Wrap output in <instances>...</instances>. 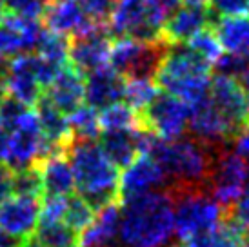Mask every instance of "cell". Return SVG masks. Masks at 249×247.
<instances>
[{
  "label": "cell",
  "mask_w": 249,
  "mask_h": 247,
  "mask_svg": "<svg viewBox=\"0 0 249 247\" xmlns=\"http://www.w3.org/2000/svg\"><path fill=\"white\" fill-rule=\"evenodd\" d=\"M175 234V202L169 191L125 198L120 206L118 240L125 247H162Z\"/></svg>",
  "instance_id": "obj_1"
},
{
  "label": "cell",
  "mask_w": 249,
  "mask_h": 247,
  "mask_svg": "<svg viewBox=\"0 0 249 247\" xmlns=\"http://www.w3.org/2000/svg\"><path fill=\"white\" fill-rule=\"evenodd\" d=\"M140 153L151 155L162 165L173 189H198L208 185L214 151L196 138L162 140L142 129Z\"/></svg>",
  "instance_id": "obj_2"
},
{
  "label": "cell",
  "mask_w": 249,
  "mask_h": 247,
  "mask_svg": "<svg viewBox=\"0 0 249 247\" xmlns=\"http://www.w3.org/2000/svg\"><path fill=\"white\" fill-rule=\"evenodd\" d=\"M75 178V191L95 211L120 202L118 167L111 164L95 140H71L64 147Z\"/></svg>",
  "instance_id": "obj_3"
},
{
  "label": "cell",
  "mask_w": 249,
  "mask_h": 247,
  "mask_svg": "<svg viewBox=\"0 0 249 247\" xmlns=\"http://www.w3.org/2000/svg\"><path fill=\"white\" fill-rule=\"evenodd\" d=\"M153 78L164 93L177 96L191 107L208 96L211 64L184 44L167 46Z\"/></svg>",
  "instance_id": "obj_4"
},
{
  "label": "cell",
  "mask_w": 249,
  "mask_h": 247,
  "mask_svg": "<svg viewBox=\"0 0 249 247\" xmlns=\"http://www.w3.org/2000/svg\"><path fill=\"white\" fill-rule=\"evenodd\" d=\"M169 193L175 202V234L180 242L200 240L226 218V211L202 187L171 189Z\"/></svg>",
  "instance_id": "obj_5"
},
{
  "label": "cell",
  "mask_w": 249,
  "mask_h": 247,
  "mask_svg": "<svg viewBox=\"0 0 249 247\" xmlns=\"http://www.w3.org/2000/svg\"><path fill=\"white\" fill-rule=\"evenodd\" d=\"M51 151L56 149H53L42 135L36 113L29 111L15 127L7 131L2 162L15 173L36 165Z\"/></svg>",
  "instance_id": "obj_6"
},
{
  "label": "cell",
  "mask_w": 249,
  "mask_h": 247,
  "mask_svg": "<svg viewBox=\"0 0 249 247\" xmlns=\"http://www.w3.org/2000/svg\"><path fill=\"white\" fill-rule=\"evenodd\" d=\"M166 49L167 46L162 40L145 42L129 36H118L115 42H111L107 64L124 78H133V76L153 78Z\"/></svg>",
  "instance_id": "obj_7"
},
{
  "label": "cell",
  "mask_w": 249,
  "mask_h": 247,
  "mask_svg": "<svg viewBox=\"0 0 249 247\" xmlns=\"http://www.w3.org/2000/svg\"><path fill=\"white\" fill-rule=\"evenodd\" d=\"M248 164L235 149L233 151L222 149L213 153V162H211V171L208 178V185L211 189L209 194L226 211V214L248 187Z\"/></svg>",
  "instance_id": "obj_8"
},
{
  "label": "cell",
  "mask_w": 249,
  "mask_h": 247,
  "mask_svg": "<svg viewBox=\"0 0 249 247\" xmlns=\"http://www.w3.org/2000/svg\"><path fill=\"white\" fill-rule=\"evenodd\" d=\"M140 125L162 140L182 138L189 124V106L169 93H157L151 104L140 111Z\"/></svg>",
  "instance_id": "obj_9"
},
{
  "label": "cell",
  "mask_w": 249,
  "mask_h": 247,
  "mask_svg": "<svg viewBox=\"0 0 249 247\" xmlns=\"http://www.w3.org/2000/svg\"><path fill=\"white\" fill-rule=\"evenodd\" d=\"M4 88L6 96H11L26 106H35L42 96V69L35 55L22 53L9 58L4 66Z\"/></svg>",
  "instance_id": "obj_10"
},
{
  "label": "cell",
  "mask_w": 249,
  "mask_h": 247,
  "mask_svg": "<svg viewBox=\"0 0 249 247\" xmlns=\"http://www.w3.org/2000/svg\"><path fill=\"white\" fill-rule=\"evenodd\" d=\"M107 29L115 36H129L137 40H160V26L153 20L144 0H115Z\"/></svg>",
  "instance_id": "obj_11"
},
{
  "label": "cell",
  "mask_w": 249,
  "mask_h": 247,
  "mask_svg": "<svg viewBox=\"0 0 249 247\" xmlns=\"http://www.w3.org/2000/svg\"><path fill=\"white\" fill-rule=\"evenodd\" d=\"M122 169L118 175V194L122 200L159 191L169 184L162 165L147 153H139Z\"/></svg>",
  "instance_id": "obj_12"
},
{
  "label": "cell",
  "mask_w": 249,
  "mask_h": 247,
  "mask_svg": "<svg viewBox=\"0 0 249 247\" xmlns=\"http://www.w3.org/2000/svg\"><path fill=\"white\" fill-rule=\"evenodd\" d=\"M208 98L213 106L222 113L229 127L235 133V138L240 131L249 124L248 107H246V95L238 78L228 75H214L211 76Z\"/></svg>",
  "instance_id": "obj_13"
},
{
  "label": "cell",
  "mask_w": 249,
  "mask_h": 247,
  "mask_svg": "<svg viewBox=\"0 0 249 247\" xmlns=\"http://www.w3.org/2000/svg\"><path fill=\"white\" fill-rule=\"evenodd\" d=\"M187 129L191 131L193 138H196L204 145H208L213 151L216 147L235 140L233 129L229 127L226 118L222 117V113L214 107L208 96L189 107Z\"/></svg>",
  "instance_id": "obj_14"
},
{
  "label": "cell",
  "mask_w": 249,
  "mask_h": 247,
  "mask_svg": "<svg viewBox=\"0 0 249 247\" xmlns=\"http://www.w3.org/2000/svg\"><path fill=\"white\" fill-rule=\"evenodd\" d=\"M111 33L107 28H95L84 35L73 36L70 42L68 62L70 66L88 75L95 69L107 66L111 49Z\"/></svg>",
  "instance_id": "obj_15"
},
{
  "label": "cell",
  "mask_w": 249,
  "mask_h": 247,
  "mask_svg": "<svg viewBox=\"0 0 249 247\" xmlns=\"http://www.w3.org/2000/svg\"><path fill=\"white\" fill-rule=\"evenodd\" d=\"M40 204L36 198L9 194L0 202V229L20 240L33 238L38 226Z\"/></svg>",
  "instance_id": "obj_16"
},
{
  "label": "cell",
  "mask_w": 249,
  "mask_h": 247,
  "mask_svg": "<svg viewBox=\"0 0 249 247\" xmlns=\"http://www.w3.org/2000/svg\"><path fill=\"white\" fill-rule=\"evenodd\" d=\"M211 24H213V13L208 7L178 6L164 22L160 29V40L166 46H180Z\"/></svg>",
  "instance_id": "obj_17"
},
{
  "label": "cell",
  "mask_w": 249,
  "mask_h": 247,
  "mask_svg": "<svg viewBox=\"0 0 249 247\" xmlns=\"http://www.w3.org/2000/svg\"><path fill=\"white\" fill-rule=\"evenodd\" d=\"M42 17L46 29L64 36H78L95 28H102L86 17L78 0H55L53 4H48Z\"/></svg>",
  "instance_id": "obj_18"
},
{
  "label": "cell",
  "mask_w": 249,
  "mask_h": 247,
  "mask_svg": "<svg viewBox=\"0 0 249 247\" xmlns=\"http://www.w3.org/2000/svg\"><path fill=\"white\" fill-rule=\"evenodd\" d=\"M124 93V76L107 66L88 73L84 80V100L95 109H104L107 106L122 100Z\"/></svg>",
  "instance_id": "obj_19"
},
{
  "label": "cell",
  "mask_w": 249,
  "mask_h": 247,
  "mask_svg": "<svg viewBox=\"0 0 249 247\" xmlns=\"http://www.w3.org/2000/svg\"><path fill=\"white\" fill-rule=\"evenodd\" d=\"M46 98L66 115L84 102V75L66 64L46 86Z\"/></svg>",
  "instance_id": "obj_20"
},
{
  "label": "cell",
  "mask_w": 249,
  "mask_h": 247,
  "mask_svg": "<svg viewBox=\"0 0 249 247\" xmlns=\"http://www.w3.org/2000/svg\"><path fill=\"white\" fill-rule=\"evenodd\" d=\"M42 176L44 194L49 196H70L75 191V178L70 160L64 149L51 151L36 164Z\"/></svg>",
  "instance_id": "obj_21"
},
{
  "label": "cell",
  "mask_w": 249,
  "mask_h": 247,
  "mask_svg": "<svg viewBox=\"0 0 249 247\" xmlns=\"http://www.w3.org/2000/svg\"><path fill=\"white\" fill-rule=\"evenodd\" d=\"M120 233V202H111L95 211L91 224L80 233L82 247H113Z\"/></svg>",
  "instance_id": "obj_22"
},
{
  "label": "cell",
  "mask_w": 249,
  "mask_h": 247,
  "mask_svg": "<svg viewBox=\"0 0 249 247\" xmlns=\"http://www.w3.org/2000/svg\"><path fill=\"white\" fill-rule=\"evenodd\" d=\"M35 106H36V111H35L36 120H38V125H40L44 138L48 140V144L53 149H64L71 142L68 115L49 102L48 98H46V95H42L40 100Z\"/></svg>",
  "instance_id": "obj_23"
},
{
  "label": "cell",
  "mask_w": 249,
  "mask_h": 247,
  "mask_svg": "<svg viewBox=\"0 0 249 247\" xmlns=\"http://www.w3.org/2000/svg\"><path fill=\"white\" fill-rule=\"evenodd\" d=\"M213 31L224 53L249 58V17H218Z\"/></svg>",
  "instance_id": "obj_24"
},
{
  "label": "cell",
  "mask_w": 249,
  "mask_h": 247,
  "mask_svg": "<svg viewBox=\"0 0 249 247\" xmlns=\"http://www.w3.org/2000/svg\"><path fill=\"white\" fill-rule=\"evenodd\" d=\"M140 129L109 131L100 137V149L115 167H125L140 153Z\"/></svg>",
  "instance_id": "obj_25"
},
{
  "label": "cell",
  "mask_w": 249,
  "mask_h": 247,
  "mask_svg": "<svg viewBox=\"0 0 249 247\" xmlns=\"http://www.w3.org/2000/svg\"><path fill=\"white\" fill-rule=\"evenodd\" d=\"M35 55L53 68L60 69L68 64V53H70V40L68 36L53 33L49 29L42 28L38 40L35 44Z\"/></svg>",
  "instance_id": "obj_26"
},
{
  "label": "cell",
  "mask_w": 249,
  "mask_h": 247,
  "mask_svg": "<svg viewBox=\"0 0 249 247\" xmlns=\"http://www.w3.org/2000/svg\"><path fill=\"white\" fill-rule=\"evenodd\" d=\"M35 240L42 247H78L80 233L70 227L64 220L38 222L35 229Z\"/></svg>",
  "instance_id": "obj_27"
},
{
  "label": "cell",
  "mask_w": 249,
  "mask_h": 247,
  "mask_svg": "<svg viewBox=\"0 0 249 247\" xmlns=\"http://www.w3.org/2000/svg\"><path fill=\"white\" fill-rule=\"evenodd\" d=\"M98 125L102 133L109 131H131L140 129V117L135 109H131L127 104L115 102L100 109L98 113Z\"/></svg>",
  "instance_id": "obj_28"
},
{
  "label": "cell",
  "mask_w": 249,
  "mask_h": 247,
  "mask_svg": "<svg viewBox=\"0 0 249 247\" xmlns=\"http://www.w3.org/2000/svg\"><path fill=\"white\" fill-rule=\"evenodd\" d=\"M157 93H159V86L155 84V78H147V76L124 78L122 100L137 113L144 111L157 96Z\"/></svg>",
  "instance_id": "obj_29"
},
{
  "label": "cell",
  "mask_w": 249,
  "mask_h": 247,
  "mask_svg": "<svg viewBox=\"0 0 249 247\" xmlns=\"http://www.w3.org/2000/svg\"><path fill=\"white\" fill-rule=\"evenodd\" d=\"M244 240V229L236 224L233 218L222 220L213 231H209L206 236H202L200 240L193 242L189 246L193 247H242Z\"/></svg>",
  "instance_id": "obj_30"
},
{
  "label": "cell",
  "mask_w": 249,
  "mask_h": 247,
  "mask_svg": "<svg viewBox=\"0 0 249 247\" xmlns=\"http://www.w3.org/2000/svg\"><path fill=\"white\" fill-rule=\"evenodd\" d=\"M71 140H95L100 135L98 113L88 104H80L78 107L68 113Z\"/></svg>",
  "instance_id": "obj_31"
},
{
  "label": "cell",
  "mask_w": 249,
  "mask_h": 247,
  "mask_svg": "<svg viewBox=\"0 0 249 247\" xmlns=\"http://www.w3.org/2000/svg\"><path fill=\"white\" fill-rule=\"evenodd\" d=\"M186 46L189 49H193L195 53L202 56L206 62H209L211 66H214L216 62L220 60V56L224 55V49H222L220 42H218L211 26H208V28H204L196 35H193L186 42Z\"/></svg>",
  "instance_id": "obj_32"
},
{
  "label": "cell",
  "mask_w": 249,
  "mask_h": 247,
  "mask_svg": "<svg viewBox=\"0 0 249 247\" xmlns=\"http://www.w3.org/2000/svg\"><path fill=\"white\" fill-rule=\"evenodd\" d=\"M11 194L29 196V198H38L44 194L42 176L36 165L13 173V176H11Z\"/></svg>",
  "instance_id": "obj_33"
},
{
  "label": "cell",
  "mask_w": 249,
  "mask_h": 247,
  "mask_svg": "<svg viewBox=\"0 0 249 247\" xmlns=\"http://www.w3.org/2000/svg\"><path fill=\"white\" fill-rule=\"evenodd\" d=\"M95 216V209L78 194H70L68 196V206H66V213H64V222L75 231L82 233L86 227L91 224V220Z\"/></svg>",
  "instance_id": "obj_34"
},
{
  "label": "cell",
  "mask_w": 249,
  "mask_h": 247,
  "mask_svg": "<svg viewBox=\"0 0 249 247\" xmlns=\"http://www.w3.org/2000/svg\"><path fill=\"white\" fill-rule=\"evenodd\" d=\"M7 15L28 20H38L48 7V0H2Z\"/></svg>",
  "instance_id": "obj_35"
},
{
  "label": "cell",
  "mask_w": 249,
  "mask_h": 247,
  "mask_svg": "<svg viewBox=\"0 0 249 247\" xmlns=\"http://www.w3.org/2000/svg\"><path fill=\"white\" fill-rule=\"evenodd\" d=\"M78 4H80L82 11L86 13V17L95 26L107 28V22H109L115 0H78Z\"/></svg>",
  "instance_id": "obj_36"
},
{
  "label": "cell",
  "mask_w": 249,
  "mask_h": 247,
  "mask_svg": "<svg viewBox=\"0 0 249 247\" xmlns=\"http://www.w3.org/2000/svg\"><path fill=\"white\" fill-rule=\"evenodd\" d=\"M66 206H68V196H49V194H46L44 200H42L38 222H56V220H64Z\"/></svg>",
  "instance_id": "obj_37"
},
{
  "label": "cell",
  "mask_w": 249,
  "mask_h": 247,
  "mask_svg": "<svg viewBox=\"0 0 249 247\" xmlns=\"http://www.w3.org/2000/svg\"><path fill=\"white\" fill-rule=\"evenodd\" d=\"M216 17H249V0H209Z\"/></svg>",
  "instance_id": "obj_38"
},
{
  "label": "cell",
  "mask_w": 249,
  "mask_h": 247,
  "mask_svg": "<svg viewBox=\"0 0 249 247\" xmlns=\"http://www.w3.org/2000/svg\"><path fill=\"white\" fill-rule=\"evenodd\" d=\"M144 2L149 15L153 17V20L157 22L160 28L164 26L167 17L180 6V0H144Z\"/></svg>",
  "instance_id": "obj_39"
},
{
  "label": "cell",
  "mask_w": 249,
  "mask_h": 247,
  "mask_svg": "<svg viewBox=\"0 0 249 247\" xmlns=\"http://www.w3.org/2000/svg\"><path fill=\"white\" fill-rule=\"evenodd\" d=\"M228 216L235 220L244 231H249V184L242 194L238 196V200L233 204V207L229 209Z\"/></svg>",
  "instance_id": "obj_40"
},
{
  "label": "cell",
  "mask_w": 249,
  "mask_h": 247,
  "mask_svg": "<svg viewBox=\"0 0 249 247\" xmlns=\"http://www.w3.org/2000/svg\"><path fill=\"white\" fill-rule=\"evenodd\" d=\"M233 142H235V151L246 160L248 169H249V124L236 135V138Z\"/></svg>",
  "instance_id": "obj_41"
},
{
  "label": "cell",
  "mask_w": 249,
  "mask_h": 247,
  "mask_svg": "<svg viewBox=\"0 0 249 247\" xmlns=\"http://www.w3.org/2000/svg\"><path fill=\"white\" fill-rule=\"evenodd\" d=\"M11 176L13 171L7 165L0 164V202L11 194Z\"/></svg>",
  "instance_id": "obj_42"
},
{
  "label": "cell",
  "mask_w": 249,
  "mask_h": 247,
  "mask_svg": "<svg viewBox=\"0 0 249 247\" xmlns=\"http://www.w3.org/2000/svg\"><path fill=\"white\" fill-rule=\"evenodd\" d=\"M24 240L17 238L13 234L6 233L4 229H0V247H18Z\"/></svg>",
  "instance_id": "obj_43"
},
{
  "label": "cell",
  "mask_w": 249,
  "mask_h": 247,
  "mask_svg": "<svg viewBox=\"0 0 249 247\" xmlns=\"http://www.w3.org/2000/svg\"><path fill=\"white\" fill-rule=\"evenodd\" d=\"M238 82L242 86L244 95H246V107H248V118H249V66L246 68L242 75L238 76Z\"/></svg>",
  "instance_id": "obj_44"
},
{
  "label": "cell",
  "mask_w": 249,
  "mask_h": 247,
  "mask_svg": "<svg viewBox=\"0 0 249 247\" xmlns=\"http://www.w3.org/2000/svg\"><path fill=\"white\" fill-rule=\"evenodd\" d=\"M6 135H7V131H6V127H4L2 117H0V162H2V157H4V145H6Z\"/></svg>",
  "instance_id": "obj_45"
},
{
  "label": "cell",
  "mask_w": 249,
  "mask_h": 247,
  "mask_svg": "<svg viewBox=\"0 0 249 247\" xmlns=\"http://www.w3.org/2000/svg\"><path fill=\"white\" fill-rule=\"evenodd\" d=\"M184 6H198V7H206L209 4V0H180Z\"/></svg>",
  "instance_id": "obj_46"
},
{
  "label": "cell",
  "mask_w": 249,
  "mask_h": 247,
  "mask_svg": "<svg viewBox=\"0 0 249 247\" xmlns=\"http://www.w3.org/2000/svg\"><path fill=\"white\" fill-rule=\"evenodd\" d=\"M18 247H42V246L35 240V238H28V240L22 242V244Z\"/></svg>",
  "instance_id": "obj_47"
},
{
  "label": "cell",
  "mask_w": 249,
  "mask_h": 247,
  "mask_svg": "<svg viewBox=\"0 0 249 247\" xmlns=\"http://www.w3.org/2000/svg\"><path fill=\"white\" fill-rule=\"evenodd\" d=\"M6 15V9H4V2L0 0V20H2V17Z\"/></svg>",
  "instance_id": "obj_48"
},
{
  "label": "cell",
  "mask_w": 249,
  "mask_h": 247,
  "mask_svg": "<svg viewBox=\"0 0 249 247\" xmlns=\"http://www.w3.org/2000/svg\"><path fill=\"white\" fill-rule=\"evenodd\" d=\"M242 247H249V234H244V240H242Z\"/></svg>",
  "instance_id": "obj_49"
},
{
  "label": "cell",
  "mask_w": 249,
  "mask_h": 247,
  "mask_svg": "<svg viewBox=\"0 0 249 247\" xmlns=\"http://www.w3.org/2000/svg\"><path fill=\"white\" fill-rule=\"evenodd\" d=\"M171 247H193V246H189L186 242H180V244H175V246H171Z\"/></svg>",
  "instance_id": "obj_50"
},
{
  "label": "cell",
  "mask_w": 249,
  "mask_h": 247,
  "mask_svg": "<svg viewBox=\"0 0 249 247\" xmlns=\"http://www.w3.org/2000/svg\"><path fill=\"white\" fill-rule=\"evenodd\" d=\"M2 69H4V66H2V62H0V75H2Z\"/></svg>",
  "instance_id": "obj_51"
},
{
  "label": "cell",
  "mask_w": 249,
  "mask_h": 247,
  "mask_svg": "<svg viewBox=\"0 0 249 247\" xmlns=\"http://www.w3.org/2000/svg\"><path fill=\"white\" fill-rule=\"evenodd\" d=\"M80 247H82V246H80Z\"/></svg>",
  "instance_id": "obj_52"
}]
</instances>
